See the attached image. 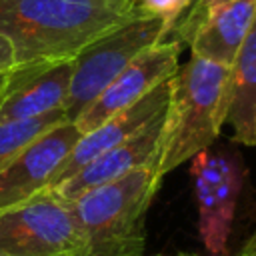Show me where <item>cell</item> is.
Masks as SVG:
<instances>
[{
	"instance_id": "cell-1",
	"label": "cell",
	"mask_w": 256,
	"mask_h": 256,
	"mask_svg": "<svg viewBox=\"0 0 256 256\" xmlns=\"http://www.w3.org/2000/svg\"><path fill=\"white\" fill-rule=\"evenodd\" d=\"M136 0H0V34L14 68L72 60L92 40L136 14Z\"/></svg>"
},
{
	"instance_id": "cell-2",
	"label": "cell",
	"mask_w": 256,
	"mask_h": 256,
	"mask_svg": "<svg viewBox=\"0 0 256 256\" xmlns=\"http://www.w3.org/2000/svg\"><path fill=\"white\" fill-rule=\"evenodd\" d=\"M230 66L192 54L170 78L158 170L162 176L210 148L226 124Z\"/></svg>"
},
{
	"instance_id": "cell-3",
	"label": "cell",
	"mask_w": 256,
	"mask_h": 256,
	"mask_svg": "<svg viewBox=\"0 0 256 256\" xmlns=\"http://www.w3.org/2000/svg\"><path fill=\"white\" fill-rule=\"evenodd\" d=\"M162 178L158 164H146L70 200L84 256H142L146 214Z\"/></svg>"
},
{
	"instance_id": "cell-4",
	"label": "cell",
	"mask_w": 256,
	"mask_h": 256,
	"mask_svg": "<svg viewBox=\"0 0 256 256\" xmlns=\"http://www.w3.org/2000/svg\"><path fill=\"white\" fill-rule=\"evenodd\" d=\"M170 28L160 18L134 14L84 46L72 58L66 120H74L140 52L166 40Z\"/></svg>"
},
{
	"instance_id": "cell-5",
	"label": "cell",
	"mask_w": 256,
	"mask_h": 256,
	"mask_svg": "<svg viewBox=\"0 0 256 256\" xmlns=\"http://www.w3.org/2000/svg\"><path fill=\"white\" fill-rule=\"evenodd\" d=\"M0 256H84L72 204L52 190L0 212Z\"/></svg>"
},
{
	"instance_id": "cell-6",
	"label": "cell",
	"mask_w": 256,
	"mask_h": 256,
	"mask_svg": "<svg viewBox=\"0 0 256 256\" xmlns=\"http://www.w3.org/2000/svg\"><path fill=\"white\" fill-rule=\"evenodd\" d=\"M192 182L198 208V234L212 256H226L228 238L244 184V164L236 152L212 146L192 158Z\"/></svg>"
},
{
	"instance_id": "cell-7",
	"label": "cell",
	"mask_w": 256,
	"mask_h": 256,
	"mask_svg": "<svg viewBox=\"0 0 256 256\" xmlns=\"http://www.w3.org/2000/svg\"><path fill=\"white\" fill-rule=\"evenodd\" d=\"M182 42L162 40L144 52H140L72 122L76 128L84 134L98 124H102L106 118L114 116L116 112H122L124 108L136 104L140 98H144L148 92H152L158 84L170 80L180 62Z\"/></svg>"
},
{
	"instance_id": "cell-8",
	"label": "cell",
	"mask_w": 256,
	"mask_h": 256,
	"mask_svg": "<svg viewBox=\"0 0 256 256\" xmlns=\"http://www.w3.org/2000/svg\"><path fill=\"white\" fill-rule=\"evenodd\" d=\"M80 134L72 120H62L28 142L0 170V212L46 190Z\"/></svg>"
},
{
	"instance_id": "cell-9",
	"label": "cell",
	"mask_w": 256,
	"mask_h": 256,
	"mask_svg": "<svg viewBox=\"0 0 256 256\" xmlns=\"http://www.w3.org/2000/svg\"><path fill=\"white\" fill-rule=\"evenodd\" d=\"M70 78L72 60L12 68L0 98V122L40 118L58 110L64 112Z\"/></svg>"
},
{
	"instance_id": "cell-10",
	"label": "cell",
	"mask_w": 256,
	"mask_h": 256,
	"mask_svg": "<svg viewBox=\"0 0 256 256\" xmlns=\"http://www.w3.org/2000/svg\"><path fill=\"white\" fill-rule=\"evenodd\" d=\"M164 114L148 122L128 140L112 146L104 154L90 160L86 166H82L76 174H72L64 182L46 190H52L70 202L96 186H102L110 180L128 174L130 170H136L146 164H158L160 148H162V132H164Z\"/></svg>"
},
{
	"instance_id": "cell-11",
	"label": "cell",
	"mask_w": 256,
	"mask_h": 256,
	"mask_svg": "<svg viewBox=\"0 0 256 256\" xmlns=\"http://www.w3.org/2000/svg\"><path fill=\"white\" fill-rule=\"evenodd\" d=\"M168 100H170V80L158 84L152 92H148L136 104L124 108L122 112H116L114 116L106 118L96 128L80 134L78 142L74 144V148L68 154V158L62 162L58 172L54 174V178H52L48 188L64 182L66 178L76 174L82 166H86L90 160H94L96 156L104 154L112 146L128 140L132 134L142 130L148 122H152L154 118L164 114L166 108H168Z\"/></svg>"
},
{
	"instance_id": "cell-12",
	"label": "cell",
	"mask_w": 256,
	"mask_h": 256,
	"mask_svg": "<svg viewBox=\"0 0 256 256\" xmlns=\"http://www.w3.org/2000/svg\"><path fill=\"white\" fill-rule=\"evenodd\" d=\"M254 18L256 0H230L204 20L188 46L196 56L230 66Z\"/></svg>"
},
{
	"instance_id": "cell-13",
	"label": "cell",
	"mask_w": 256,
	"mask_h": 256,
	"mask_svg": "<svg viewBox=\"0 0 256 256\" xmlns=\"http://www.w3.org/2000/svg\"><path fill=\"white\" fill-rule=\"evenodd\" d=\"M226 124L232 142L256 148V18L230 64V104Z\"/></svg>"
},
{
	"instance_id": "cell-14",
	"label": "cell",
	"mask_w": 256,
	"mask_h": 256,
	"mask_svg": "<svg viewBox=\"0 0 256 256\" xmlns=\"http://www.w3.org/2000/svg\"><path fill=\"white\" fill-rule=\"evenodd\" d=\"M66 120L64 112H50L40 118L16 120V122H0V170L38 134L48 130L50 126Z\"/></svg>"
},
{
	"instance_id": "cell-15",
	"label": "cell",
	"mask_w": 256,
	"mask_h": 256,
	"mask_svg": "<svg viewBox=\"0 0 256 256\" xmlns=\"http://www.w3.org/2000/svg\"><path fill=\"white\" fill-rule=\"evenodd\" d=\"M226 2H230V0H194L192 6L188 8L186 16H180V20L172 28V32L176 34V40H180L182 44L184 42L188 44L194 38V34L198 32V28L204 24V20Z\"/></svg>"
},
{
	"instance_id": "cell-16",
	"label": "cell",
	"mask_w": 256,
	"mask_h": 256,
	"mask_svg": "<svg viewBox=\"0 0 256 256\" xmlns=\"http://www.w3.org/2000/svg\"><path fill=\"white\" fill-rule=\"evenodd\" d=\"M194 0H136V14L140 16H154L160 18L172 32L174 24L180 20V16L192 6Z\"/></svg>"
},
{
	"instance_id": "cell-17",
	"label": "cell",
	"mask_w": 256,
	"mask_h": 256,
	"mask_svg": "<svg viewBox=\"0 0 256 256\" xmlns=\"http://www.w3.org/2000/svg\"><path fill=\"white\" fill-rule=\"evenodd\" d=\"M14 68V50L6 36L0 34V74L10 72Z\"/></svg>"
},
{
	"instance_id": "cell-18",
	"label": "cell",
	"mask_w": 256,
	"mask_h": 256,
	"mask_svg": "<svg viewBox=\"0 0 256 256\" xmlns=\"http://www.w3.org/2000/svg\"><path fill=\"white\" fill-rule=\"evenodd\" d=\"M236 256H256V228L248 236V240L242 244V248H240V252Z\"/></svg>"
},
{
	"instance_id": "cell-19",
	"label": "cell",
	"mask_w": 256,
	"mask_h": 256,
	"mask_svg": "<svg viewBox=\"0 0 256 256\" xmlns=\"http://www.w3.org/2000/svg\"><path fill=\"white\" fill-rule=\"evenodd\" d=\"M6 76H8V72H2V74H0V98H2V90H4V82H6Z\"/></svg>"
},
{
	"instance_id": "cell-20",
	"label": "cell",
	"mask_w": 256,
	"mask_h": 256,
	"mask_svg": "<svg viewBox=\"0 0 256 256\" xmlns=\"http://www.w3.org/2000/svg\"><path fill=\"white\" fill-rule=\"evenodd\" d=\"M156 256H198V254H188V252H176V254H156Z\"/></svg>"
}]
</instances>
